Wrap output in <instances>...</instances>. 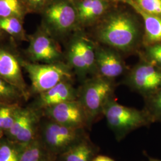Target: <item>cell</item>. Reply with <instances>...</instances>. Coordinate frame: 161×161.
<instances>
[{
	"label": "cell",
	"instance_id": "obj_11",
	"mask_svg": "<svg viewBox=\"0 0 161 161\" xmlns=\"http://www.w3.org/2000/svg\"><path fill=\"white\" fill-rule=\"evenodd\" d=\"M0 77L20 89L28 99L30 93L23 78L20 61L2 48H0Z\"/></svg>",
	"mask_w": 161,
	"mask_h": 161
},
{
	"label": "cell",
	"instance_id": "obj_17",
	"mask_svg": "<svg viewBox=\"0 0 161 161\" xmlns=\"http://www.w3.org/2000/svg\"><path fill=\"white\" fill-rule=\"evenodd\" d=\"M56 158L52 155L38 137L23 147L20 161H56Z\"/></svg>",
	"mask_w": 161,
	"mask_h": 161
},
{
	"label": "cell",
	"instance_id": "obj_27",
	"mask_svg": "<svg viewBox=\"0 0 161 161\" xmlns=\"http://www.w3.org/2000/svg\"><path fill=\"white\" fill-rule=\"evenodd\" d=\"M27 11L38 12L44 10L50 0H21Z\"/></svg>",
	"mask_w": 161,
	"mask_h": 161
},
{
	"label": "cell",
	"instance_id": "obj_19",
	"mask_svg": "<svg viewBox=\"0 0 161 161\" xmlns=\"http://www.w3.org/2000/svg\"><path fill=\"white\" fill-rule=\"evenodd\" d=\"M26 98L22 92L0 77V104H20Z\"/></svg>",
	"mask_w": 161,
	"mask_h": 161
},
{
	"label": "cell",
	"instance_id": "obj_13",
	"mask_svg": "<svg viewBox=\"0 0 161 161\" xmlns=\"http://www.w3.org/2000/svg\"><path fill=\"white\" fill-rule=\"evenodd\" d=\"M98 152L97 147L88 136L58 156L56 161H92Z\"/></svg>",
	"mask_w": 161,
	"mask_h": 161
},
{
	"label": "cell",
	"instance_id": "obj_2",
	"mask_svg": "<svg viewBox=\"0 0 161 161\" xmlns=\"http://www.w3.org/2000/svg\"><path fill=\"white\" fill-rule=\"evenodd\" d=\"M103 115L108 127L119 142L133 131L153 123L145 110L122 106L112 98L104 109Z\"/></svg>",
	"mask_w": 161,
	"mask_h": 161
},
{
	"label": "cell",
	"instance_id": "obj_8",
	"mask_svg": "<svg viewBox=\"0 0 161 161\" xmlns=\"http://www.w3.org/2000/svg\"><path fill=\"white\" fill-rule=\"evenodd\" d=\"M77 17L74 7L66 1L53 2L44 9L47 24L58 33H64L72 29Z\"/></svg>",
	"mask_w": 161,
	"mask_h": 161
},
{
	"label": "cell",
	"instance_id": "obj_31",
	"mask_svg": "<svg viewBox=\"0 0 161 161\" xmlns=\"http://www.w3.org/2000/svg\"><path fill=\"white\" fill-rule=\"evenodd\" d=\"M1 31H1V30H0V37H1V36H2V35H3Z\"/></svg>",
	"mask_w": 161,
	"mask_h": 161
},
{
	"label": "cell",
	"instance_id": "obj_30",
	"mask_svg": "<svg viewBox=\"0 0 161 161\" xmlns=\"http://www.w3.org/2000/svg\"><path fill=\"white\" fill-rule=\"evenodd\" d=\"M149 161H161L160 159H158L155 158H149Z\"/></svg>",
	"mask_w": 161,
	"mask_h": 161
},
{
	"label": "cell",
	"instance_id": "obj_7",
	"mask_svg": "<svg viewBox=\"0 0 161 161\" xmlns=\"http://www.w3.org/2000/svg\"><path fill=\"white\" fill-rule=\"evenodd\" d=\"M42 117L67 127L90 129L89 121L78 99L49 107L41 112Z\"/></svg>",
	"mask_w": 161,
	"mask_h": 161
},
{
	"label": "cell",
	"instance_id": "obj_1",
	"mask_svg": "<svg viewBox=\"0 0 161 161\" xmlns=\"http://www.w3.org/2000/svg\"><path fill=\"white\" fill-rule=\"evenodd\" d=\"M45 118L44 120L41 118L38 136L46 149L56 159L88 136L86 129L64 126Z\"/></svg>",
	"mask_w": 161,
	"mask_h": 161
},
{
	"label": "cell",
	"instance_id": "obj_28",
	"mask_svg": "<svg viewBox=\"0 0 161 161\" xmlns=\"http://www.w3.org/2000/svg\"><path fill=\"white\" fill-rule=\"evenodd\" d=\"M147 55L153 62L161 64V43L150 47L147 50Z\"/></svg>",
	"mask_w": 161,
	"mask_h": 161
},
{
	"label": "cell",
	"instance_id": "obj_14",
	"mask_svg": "<svg viewBox=\"0 0 161 161\" xmlns=\"http://www.w3.org/2000/svg\"><path fill=\"white\" fill-rule=\"evenodd\" d=\"M98 68L104 77L115 78L121 75L124 67L121 58L115 53L102 50L97 54Z\"/></svg>",
	"mask_w": 161,
	"mask_h": 161
},
{
	"label": "cell",
	"instance_id": "obj_20",
	"mask_svg": "<svg viewBox=\"0 0 161 161\" xmlns=\"http://www.w3.org/2000/svg\"><path fill=\"white\" fill-rule=\"evenodd\" d=\"M24 147L6 137L0 139V161H20Z\"/></svg>",
	"mask_w": 161,
	"mask_h": 161
},
{
	"label": "cell",
	"instance_id": "obj_24",
	"mask_svg": "<svg viewBox=\"0 0 161 161\" xmlns=\"http://www.w3.org/2000/svg\"><path fill=\"white\" fill-rule=\"evenodd\" d=\"M75 43L85 62L86 68H90L93 65L96 60V54L92 48V46L90 44V43L84 39L76 40L75 41Z\"/></svg>",
	"mask_w": 161,
	"mask_h": 161
},
{
	"label": "cell",
	"instance_id": "obj_16",
	"mask_svg": "<svg viewBox=\"0 0 161 161\" xmlns=\"http://www.w3.org/2000/svg\"><path fill=\"white\" fill-rule=\"evenodd\" d=\"M105 0H83L77 8V17L81 22L87 23L101 16L107 8Z\"/></svg>",
	"mask_w": 161,
	"mask_h": 161
},
{
	"label": "cell",
	"instance_id": "obj_3",
	"mask_svg": "<svg viewBox=\"0 0 161 161\" xmlns=\"http://www.w3.org/2000/svg\"><path fill=\"white\" fill-rule=\"evenodd\" d=\"M100 40L124 51L131 48L138 36V27L131 17L118 14L109 18L98 31Z\"/></svg>",
	"mask_w": 161,
	"mask_h": 161
},
{
	"label": "cell",
	"instance_id": "obj_9",
	"mask_svg": "<svg viewBox=\"0 0 161 161\" xmlns=\"http://www.w3.org/2000/svg\"><path fill=\"white\" fill-rule=\"evenodd\" d=\"M130 84L147 97L161 88V70L149 64L140 65L132 72Z\"/></svg>",
	"mask_w": 161,
	"mask_h": 161
},
{
	"label": "cell",
	"instance_id": "obj_6",
	"mask_svg": "<svg viewBox=\"0 0 161 161\" xmlns=\"http://www.w3.org/2000/svg\"><path fill=\"white\" fill-rule=\"evenodd\" d=\"M42 117L40 110L22 107L5 137L25 146L38 137Z\"/></svg>",
	"mask_w": 161,
	"mask_h": 161
},
{
	"label": "cell",
	"instance_id": "obj_5",
	"mask_svg": "<svg viewBox=\"0 0 161 161\" xmlns=\"http://www.w3.org/2000/svg\"><path fill=\"white\" fill-rule=\"evenodd\" d=\"M21 66L29 75L31 92L39 94L45 92L58 83L68 80L70 75L66 68L60 64H40L19 60Z\"/></svg>",
	"mask_w": 161,
	"mask_h": 161
},
{
	"label": "cell",
	"instance_id": "obj_25",
	"mask_svg": "<svg viewBox=\"0 0 161 161\" xmlns=\"http://www.w3.org/2000/svg\"><path fill=\"white\" fill-rule=\"evenodd\" d=\"M136 3L144 12L161 17V0H136Z\"/></svg>",
	"mask_w": 161,
	"mask_h": 161
},
{
	"label": "cell",
	"instance_id": "obj_18",
	"mask_svg": "<svg viewBox=\"0 0 161 161\" xmlns=\"http://www.w3.org/2000/svg\"><path fill=\"white\" fill-rule=\"evenodd\" d=\"M21 108L20 104H0V139L5 137Z\"/></svg>",
	"mask_w": 161,
	"mask_h": 161
},
{
	"label": "cell",
	"instance_id": "obj_32",
	"mask_svg": "<svg viewBox=\"0 0 161 161\" xmlns=\"http://www.w3.org/2000/svg\"><path fill=\"white\" fill-rule=\"evenodd\" d=\"M122 1H123V0H122Z\"/></svg>",
	"mask_w": 161,
	"mask_h": 161
},
{
	"label": "cell",
	"instance_id": "obj_12",
	"mask_svg": "<svg viewBox=\"0 0 161 161\" xmlns=\"http://www.w3.org/2000/svg\"><path fill=\"white\" fill-rule=\"evenodd\" d=\"M28 53L34 62L50 64L60 58V53L52 39L47 35L38 33L30 39Z\"/></svg>",
	"mask_w": 161,
	"mask_h": 161
},
{
	"label": "cell",
	"instance_id": "obj_29",
	"mask_svg": "<svg viewBox=\"0 0 161 161\" xmlns=\"http://www.w3.org/2000/svg\"><path fill=\"white\" fill-rule=\"evenodd\" d=\"M92 161H115L110 157L104 155H97Z\"/></svg>",
	"mask_w": 161,
	"mask_h": 161
},
{
	"label": "cell",
	"instance_id": "obj_21",
	"mask_svg": "<svg viewBox=\"0 0 161 161\" xmlns=\"http://www.w3.org/2000/svg\"><path fill=\"white\" fill-rule=\"evenodd\" d=\"M26 12L21 0H0V18L17 17L23 20Z\"/></svg>",
	"mask_w": 161,
	"mask_h": 161
},
{
	"label": "cell",
	"instance_id": "obj_26",
	"mask_svg": "<svg viewBox=\"0 0 161 161\" xmlns=\"http://www.w3.org/2000/svg\"><path fill=\"white\" fill-rule=\"evenodd\" d=\"M69 58L70 63L75 68L80 70L87 69L85 62L75 42L69 50Z\"/></svg>",
	"mask_w": 161,
	"mask_h": 161
},
{
	"label": "cell",
	"instance_id": "obj_23",
	"mask_svg": "<svg viewBox=\"0 0 161 161\" xmlns=\"http://www.w3.org/2000/svg\"><path fill=\"white\" fill-rule=\"evenodd\" d=\"M152 122L161 123V88L146 97V108L144 110Z\"/></svg>",
	"mask_w": 161,
	"mask_h": 161
},
{
	"label": "cell",
	"instance_id": "obj_22",
	"mask_svg": "<svg viewBox=\"0 0 161 161\" xmlns=\"http://www.w3.org/2000/svg\"><path fill=\"white\" fill-rule=\"evenodd\" d=\"M22 21L17 17L0 18V30L16 38H23L25 31Z\"/></svg>",
	"mask_w": 161,
	"mask_h": 161
},
{
	"label": "cell",
	"instance_id": "obj_4",
	"mask_svg": "<svg viewBox=\"0 0 161 161\" xmlns=\"http://www.w3.org/2000/svg\"><path fill=\"white\" fill-rule=\"evenodd\" d=\"M112 93L111 83L102 79L90 81L82 88L78 99L86 112L91 127L100 115H103L104 109Z\"/></svg>",
	"mask_w": 161,
	"mask_h": 161
},
{
	"label": "cell",
	"instance_id": "obj_10",
	"mask_svg": "<svg viewBox=\"0 0 161 161\" xmlns=\"http://www.w3.org/2000/svg\"><path fill=\"white\" fill-rule=\"evenodd\" d=\"M77 99L78 94L74 88L68 80H64L46 92L39 94L31 107L41 112L58 104Z\"/></svg>",
	"mask_w": 161,
	"mask_h": 161
},
{
	"label": "cell",
	"instance_id": "obj_15",
	"mask_svg": "<svg viewBox=\"0 0 161 161\" xmlns=\"http://www.w3.org/2000/svg\"><path fill=\"white\" fill-rule=\"evenodd\" d=\"M141 15L144 22L146 41L149 44L161 43V17L149 14L142 10L133 0H123Z\"/></svg>",
	"mask_w": 161,
	"mask_h": 161
}]
</instances>
